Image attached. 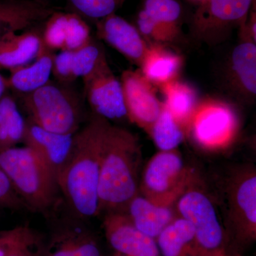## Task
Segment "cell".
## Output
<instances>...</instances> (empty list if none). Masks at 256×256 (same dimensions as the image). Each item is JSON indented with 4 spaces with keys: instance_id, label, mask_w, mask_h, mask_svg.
Masks as SVG:
<instances>
[{
    "instance_id": "obj_1",
    "label": "cell",
    "mask_w": 256,
    "mask_h": 256,
    "mask_svg": "<svg viewBox=\"0 0 256 256\" xmlns=\"http://www.w3.org/2000/svg\"><path fill=\"white\" fill-rule=\"evenodd\" d=\"M109 121L92 114L74 134L73 150L57 183L76 216L99 215L98 182L102 142Z\"/></svg>"
},
{
    "instance_id": "obj_2",
    "label": "cell",
    "mask_w": 256,
    "mask_h": 256,
    "mask_svg": "<svg viewBox=\"0 0 256 256\" xmlns=\"http://www.w3.org/2000/svg\"><path fill=\"white\" fill-rule=\"evenodd\" d=\"M141 151L136 136L109 124L101 152L98 182L99 214L126 213L138 195Z\"/></svg>"
},
{
    "instance_id": "obj_3",
    "label": "cell",
    "mask_w": 256,
    "mask_h": 256,
    "mask_svg": "<svg viewBox=\"0 0 256 256\" xmlns=\"http://www.w3.org/2000/svg\"><path fill=\"white\" fill-rule=\"evenodd\" d=\"M0 168L26 210L44 212L53 206L60 190L56 178L30 148L16 146L0 152Z\"/></svg>"
},
{
    "instance_id": "obj_4",
    "label": "cell",
    "mask_w": 256,
    "mask_h": 256,
    "mask_svg": "<svg viewBox=\"0 0 256 256\" xmlns=\"http://www.w3.org/2000/svg\"><path fill=\"white\" fill-rule=\"evenodd\" d=\"M20 96L28 118L46 130L74 134L82 126V98L68 84L50 80L34 92Z\"/></svg>"
},
{
    "instance_id": "obj_5",
    "label": "cell",
    "mask_w": 256,
    "mask_h": 256,
    "mask_svg": "<svg viewBox=\"0 0 256 256\" xmlns=\"http://www.w3.org/2000/svg\"><path fill=\"white\" fill-rule=\"evenodd\" d=\"M178 210L181 217L194 228V255L210 256L225 250L223 228L208 195L196 188H188L180 196Z\"/></svg>"
},
{
    "instance_id": "obj_6",
    "label": "cell",
    "mask_w": 256,
    "mask_h": 256,
    "mask_svg": "<svg viewBox=\"0 0 256 256\" xmlns=\"http://www.w3.org/2000/svg\"><path fill=\"white\" fill-rule=\"evenodd\" d=\"M238 120L233 108L224 101L206 99L198 102L188 130L202 148H225L236 136Z\"/></svg>"
},
{
    "instance_id": "obj_7",
    "label": "cell",
    "mask_w": 256,
    "mask_h": 256,
    "mask_svg": "<svg viewBox=\"0 0 256 256\" xmlns=\"http://www.w3.org/2000/svg\"><path fill=\"white\" fill-rule=\"evenodd\" d=\"M186 176L185 165L180 154L174 150L161 151L146 164L141 190L148 200L170 206L182 193Z\"/></svg>"
},
{
    "instance_id": "obj_8",
    "label": "cell",
    "mask_w": 256,
    "mask_h": 256,
    "mask_svg": "<svg viewBox=\"0 0 256 256\" xmlns=\"http://www.w3.org/2000/svg\"><path fill=\"white\" fill-rule=\"evenodd\" d=\"M82 79L86 97L94 114L108 121L128 120L120 80L114 76L106 58Z\"/></svg>"
},
{
    "instance_id": "obj_9",
    "label": "cell",
    "mask_w": 256,
    "mask_h": 256,
    "mask_svg": "<svg viewBox=\"0 0 256 256\" xmlns=\"http://www.w3.org/2000/svg\"><path fill=\"white\" fill-rule=\"evenodd\" d=\"M194 15L195 34L203 40L224 36L230 28L244 26L254 0H202Z\"/></svg>"
},
{
    "instance_id": "obj_10",
    "label": "cell",
    "mask_w": 256,
    "mask_h": 256,
    "mask_svg": "<svg viewBox=\"0 0 256 256\" xmlns=\"http://www.w3.org/2000/svg\"><path fill=\"white\" fill-rule=\"evenodd\" d=\"M120 82L128 120L150 134L163 105L156 96L154 86L140 70H124Z\"/></svg>"
},
{
    "instance_id": "obj_11",
    "label": "cell",
    "mask_w": 256,
    "mask_h": 256,
    "mask_svg": "<svg viewBox=\"0 0 256 256\" xmlns=\"http://www.w3.org/2000/svg\"><path fill=\"white\" fill-rule=\"evenodd\" d=\"M230 215L236 240L248 244L256 238V175L246 171L234 182L230 191Z\"/></svg>"
},
{
    "instance_id": "obj_12",
    "label": "cell",
    "mask_w": 256,
    "mask_h": 256,
    "mask_svg": "<svg viewBox=\"0 0 256 256\" xmlns=\"http://www.w3.org/2000/svg\"><path fill=\"white\" fill-rule=\"evenodd\" d=\"M74 134H64L46 130L26 119L23 143L41 158L56 180L72 154ZM58 184V183H57Z\"/></svg>"
},
{
    "instance_id": "obj_13",
    "label": "cell",
    "mask_w": 256,
    "mask_h": 256,
    "mask_svg": "<svg viewBox=\"0 0 256 256\" xmlns=\"http://www.w3.org/2000/svg\"><path fill=\"white\" fill-rule=\"evenodd\" d=\"M104 227L111 246L124 256H160L154 238L136 228L126 213L106 215Z\"/></svg>"
},
{
    "instance_id": "obj_14",
    "label": "cell",
    "mask_w": 256,
    "mask_h": 256,
    "mask_svg": "<svg viewBox=\"0 0 256 256\" xmlns=\"http://www.w3.org/2000/svg\"><path fill=\"white\" fill-rule=\"evenodd\" d=\"M96 33L99 38L140 67L149 45L136 26L114 13L98 20Z\"/></svg>"
},
{
    "instance_id": "obj_15",
    "label": "cell",
    "mask_w": 256,
    "mask_h": 256,
    "mask_svg": "<svg viewBox=\"0 0 256 256\" xmlns=\"http://www.w3.org/2000/svg\"><path fill=\"white\" fill-rule=\"evenodd\" d=\"M55 10L42 0H0V40L46 22Z\"/></svg>"
},
{
    "instance_id": "obj_16",
    "label": "cell",
    "mask_w": 256,
    "mask_h": 256,
    "mask_svg": "<svg viewBox=\"0 0 256 256\" xmlns=\"http://www.w3.org/2000/svg\"><path fill=\"white\" fill-rule=\"evenodd\" d=\"M105 53L94 41L76 50H62L54 60L53 74L57 82L70 84L92 73L106 58Z\"/></svg>"
},
{
    "instance_id": "obj_17",
    "label": "cell",
    "mask_w": 256,
    "mask_h": 256,
    "mask_svg": "<svg viewBox=\"0 0 256 256\" xmlns=\"http://www.w3.org/2000/svg\"><path fill=\"white\" fill-rule=\"evenodd\" d=\"M230 85L239 95L252 100L256 94V45L248 37L236 46L228 64Z\"/></svg>"
},
{
    "instance_id": "obj_18",
    "label": "cell",
    "mask_w": 256,
    "mask_h": 256,
    "mask_svg": "<svg viewBox=\"0 0 256 256\" xmlns=\"http://www.w3.org/2000/svg\"><path fill=\"white\" fill-rule=\"evenodd\" d=\"M55 54L44 44L31 63L10 70L8 80L9 90L24 95L37 90L50 80Z\"/></svg>"
},
{
    "instance_id": "obj_19",
    "label": "cell",
    "mask_w": 256,
    "mask_h": 256,
    "mask_svg": "<svg viewBox=\"0 0 256 256\" xmlns=\"http://www.w3.org/2000/svg\"><path fill=\"white\" fill-rule=\"evenodd\" d=\"M43 45L42 33L37 30L6 34L0 40V68L10 70L31 63Z\"/></svg>"
},
{
    "instance_id": "obj_20",
    "label": "cell",
    "mask_w": 256,
    "mask_h": 256,
    "mask_svg": "<svg viewBox=\"0 0 256 256\" xmlns=\"http://www.w3.org/2000/svg\"><path fill=\"white\" fill-rule=\"evenodd\" d=\"M126 214L136 228L153 238L175 218L170 206L158 204L140 195L130 202Z\"/></svg>"
},
{
    "instance_id": "obj_21",
    "label": "cell",
    "mask_w": 256,
    "mask_h": 256,
    "mask_svg": "<svg viewBox=\"0 0 256 256\" xmlns=\"http://www.w3.org/2000/svg\"><path fill=\"white\" fill-rule=\"evenodd\" d=\"M183 63L182 56L156 43L149 45L140 70L153 86L161 87L178 79Z\"/></svg>"
},
{
    "instance_id": "obj_22",
    "label": "cell",
    "mask_w": 256,
    "mask_h": 256,
    "mask_svg": "<svg viewBox=\"0 0 256 256\" xmlns=\"http://www.w3.org/2000/svg\"><path fill=\"white\" fill-rule=\"evenodd\" d=\"M41 256H101L100 249L87 230L67 227L56 232Z\"/></svg>"
},
{
    "instance_id": "obj_23",
    "label": "cell",
    "mask_w": 256,
    "mask_h": 256,
    "mask_svg": "<svg viewBox=\"0 0 256 256\" xmlns=\"http://www.w3.org/2000/svg\"><path fill=\"white\" fill-rule=\"evenodd\" d=\"M164 96L163 104L170 114L188 130V124L198 105L196 90L190 84L176 80L160 87Z\"/></svg>"
},
{
    "instance_id": "obj_24",
    "label": "cell",
    "mask_w": 256,
    "mask_h": 256,
    "mask_svg": "<svg viewBox=\"0 0 256 256\" xmlns=\"http://www.w3.org/2000/svg\"><path fill=\"white\" fill-rule=\"evenodd\" d=\"M26 126L18 101L6 92L0 99V152L23 142Z\"/></svg>"
},
{
    "instance_id": "obj_25",
    "label": "cell",
    "mask_w": 256,
    "mask_h": 256,
    "mask_svg": "<svg viewBox=\"0 0 256 256\" xmlns=\"http://www.w3.org/2000/svg\"><path fill=\"white\" fill-rule=\"evenodd\" d=\"M194 238L193 226L180 217L175 218L163 229L156 237V244L163 256H182Z\"/></svg>"
},
{
    "instance_id": "obj_26",
    "label": "cell",
    "mask_w": 256,
    "mask_h": 256,
    "mask_svg": "<svg viewBox=\"0 0 256 256\" xmlns=\"http://www.w3.org/2000/svg\"><path fill=\"white\" fill-rule=\"evenodd\" d=\"M150 136L161 151L174 150L184 138V129L170 114L164 104L152 128Z\"/></svg>"
},
{
    "instance_id": "obj_27",
    "label": "cell",
    "mask_w": 256,
    "mask_h": 256,
    "mask_svg": "<svg viewBox=\"0 0 256 256\" xmlns=\"http://www.w3.org/2000/svg\"><path fill=\"white\" fill-rule=\"evenodd\" d=\"M37 236L31 228L18 226L0 233V256H9L24 248L38 244Z\"/></svg>"
},
{
    "instance_id": "obj_28",
    "label": "cell",
    "mask_w": 256,
    "mask_h": 256,
    "mask_svg": "<svg viewBox=\"0 0 256 256\" xmlns=\"http://www.w3.org/2000/svg\"><path fill=\"white\" fill-rule=\"evenodd\" d=\"M79 16L96 21L114 14L124 4V0H68Z\"/></svg>"
},
{
    "instance_id": "obj_29",
    "label": "cell",
    "mask_w": 256,
    "mask_h": 256,
    "mask_svg": "<svg viewBox=\"0 0 256 256\" xmlns=\"http://www.w3.org/2000/svg\"><path fill=\"white\" fill-rule=\"evenodd\" d=\"M138 31L141 34L158 44L174 41L178 33V26L159 22L150 16L143 10L138 14Z\"/></svg>"
},
{
    "instance_id": "obj_30",
    "label": "cell",
    "mask_w": 256,
    "mask_h": 256,
    "mask_svg": "<svg viewBox=\"0 0 256 256\" xmlns=\"http://www.w3.org/2000/svg\"><path fill=\"white\" fill-rule=\"evenodd\" d=\"M92 41L90 28L82 16L76 13H67L65 44L62 50H78Z\"/></svg>"
},
{
    "instance_id": "obj_31",
    "label": "cell",
    "mask_w": 256,
    "mask_h": 256,
    "mask_svg": "<svg viewBox=\"0 0 256 256\" xmlns=\"http://www.w3.org/2000/svg\"><path fill=\"white\" fill-rule=\"evenodd\" d=\"M67 13H53L45 22L44 28L42 32L44 44L50 50H63L66 38Z\"/></svg>"
},
{
    "instance_id": "obj_32",
    "label": "cell",
    "mask_w": 256,
    "mask_h": 256,
    "mask_svg": "<svg viewBox=\"0 0 256 256\" xmlns=\"http://www.w3.org/2000/svg\"><path fill=\"white\" fill-rule=\"evenodd\" d=\"M143 10L156 21L172 26H178L182 12L176 0H146Z\"/></svg>"
},
{
    "instance_id": "obj_33",
    "label": "cell",
    "mask_w": 256,
    "mask_h": 256,
    "mask_svg": "<svg viewBox=\"0 0 256 256\" xmlns=\"http://www.w3.org/2000/svg\"><path fill=\"white\" fill-rule=\"evenodd\" d=\"M0 208L11 210H26L16 193L9 178L0 168Z\"/></svg>"
},
{
    "instance_id": "obj_34",
    "label": "cell",
    "mask_w": 256,
    "mask_h": 256,
    "mask_svg": "<svg viewBox=\"0 0 256 256\" xmlns=\"http://www.w3.org/2000/svg\"><path fill=\"white\" fill-rule=\"evenodd\" d=\"M37 245L38 244L24 248L18 252H13L9 256H41L42 249L34 250V248L37 246Z\"/></svg>"
},
{
    "instance_id": "obj_35",
    "label": "cell",
    "mask_w": 256,
    "mask_h": 256,
    "mask_svg": "<svg viewBox=\"0 0 256 256\" xmlns=\"http://www.w3.org/2000/svg\"><path fill=\"white\" fill-rule=\"evenodd\" d=\"M9 90L6 77L0 74V99Z\"/></svg>"
},
{
    "instance_id": "obj_36",
    "label": "cell",
    "mask_w": 256,
    "mask_h": 256,
    "mask_svg": "<svg viewBox=\"0 0 256 256\" xmlns=\"http://www.w3.org/2000/svg\"><path fill=\"white\" fill-rule=\"evenodd\" d=\"M210 256H230L229 254H227V252H226L225 250H220V252H216L214 254H212Z\"/></svg>"
},
{
    "instance_id": "obj_37",
    "label": "cell",
    "mask_w": 256,
    "mask_h": 256,
    "mask_svg": "<svg viewBox=\"0 0 256 256\" xmlns=\"http://www.w3.org/2000/svg\"><path fill=\"white\" fill-rule=\"evenodd\" d=\"M200 1H201V2H202V0H200Z\"/></svg>"
}]
</instances>
